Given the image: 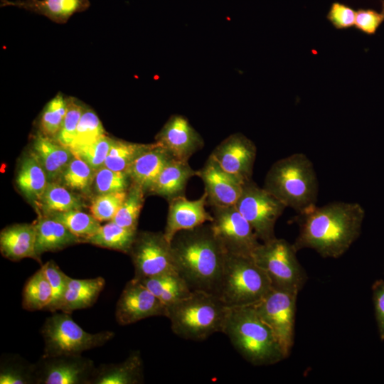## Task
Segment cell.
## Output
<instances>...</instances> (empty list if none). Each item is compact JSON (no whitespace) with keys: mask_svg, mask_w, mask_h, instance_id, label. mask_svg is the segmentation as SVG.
<instances>
[{"mask_svg":"<svg viewBox=\"0 0 384 384\" xmlns=\"http://www.w3.org/2000/svg\"><path fill=\"white\" fill-rule=\"evenodd\" d=\"M364 217L365 210L358 203L316 206L296 217L299 230L293 246L297 252L312 249L323 257L338 258L359 237Z\"/></svg>","mask_w":384,"mask_h":384,"instance_id":"obj_1","label":"cell"},{"mask_svg":"<svg viewBox=\"0 0 384 384\" xmlns=\"http://www.w3.org/2000/svg\"><path fill=\"white\" fill-rule=\"evenodd\" d=\"M179 274L191 291L217 294L226 252L215 237L210 222L180 230L171 241Z\"/></svg>","mask_w":384,"mask_h":384,"instance_id":"obj_2","label":"cell"},{"mask_svg":"<svg viewBox=\"0 0 384 384\" xmlns=\"http://www.w3.org/2000/svg\"><path fill=\"white\" fill-rule=\"evenodd\" d=\"M222 333L254 366L273 365L287 358L272 330L253 305L230 308Z\"/></svg>","mask_w":384,"mask_h":384,"instance_id":"obj_3","label":"cell"},{"mask_svg":"<svg viewBox=\"0 0 384 384\" xmlns=\"http://www.w3.org/2000/svg\"><path fill=\"white\" fill-rule=\"evenodd\" d=\"M263 188L298 214L316 206V174L313 163L303 153H294L275 161L265 175Z\"/></svg>","mask_w":384,"mask_h":384,"instance_id":"obj_4","label":"cell"},{"mask_svg":"<svg viewBox=\"0 0 384 384\" xmlns=\"http://www.w3.org/2000/svg\"><path fill=\"white\" fill-rule=\"evenodd\" d=\"M229 309L216 294L191 291L167 307L166 317L174 334L186 340L201 341L223 331Z\"/></svg>","mask_w":384,"mask_h":384,"instance_id":"obj_5","label":"cell"},{"mask_svg":"<svg viewBox=\"0 0 384 384\" xmlns=\"http://www.w3.org/2000/svg\"><path fill=\"white\" fill-rule=\"evenodd\" d=\"M272 288L268 276L252 256L226 254L216 295L228 307L254 305Z\"/></svg>","mask_w":384,"mask_h":384,"instance_id":"obj_6","label":"cell"},{"mask_svg":"<svg viewBox=\"0 0 384 384\" xmlns=\"http://www.w3.org/2000/svg\"><path fill=\"white\" fill-rule=\"evenodd\" d=\"M44 341L43 356L82 354L100 347L114 336L111 331L91 334L82 329L70 314L55 311L48 317L41 328Z\"/></svg>","mask_w":384,"mask_h":384,"instance_id":"obj_7","label":"cell"},{"mask_svg":"<svg viewBox=\"0 0 384 384\" xmlns=\"http://www.w3.org/2000/svg\"><path fill=\"white\" fill-rule=\"evenodd\" d=\"M297 252L293 244L274 238L260 242L252 257L268 276L272 288L299 293L307 280V275L297 257Z\"/></svg>","mask_w":384,"mask_h":384,"instance_id":"obj_8","label":"cell"},{"mask_svg":"<svg viewBox=\"0 0 384 384\" xmlns=\"http://www.w3.org/2000/svg\"><path fill=\"white\" fill-rule=\"evenodd\" d=\"M235 206L252 227L261 242L276 238L274 226L287 207L252 180L243 185Z\"/></svg>","mask_w":384,"mask_h":384,"instance_id":"obj_9","label":"cell"},{"mask_svg":"<svg viewBox=\"0 0 384 384\" xmlns=\"http://www.w3.org/2000/svg\"><path fill=\"white\" fill-rule=\"evenodd\" d=\"M128 255L134 265V279L178 273L171 242L164 232L137 231Z\"/></svg>","mask_w":384,"mask_h":384,"instance_id":"obj_10","label":"cell"},{"mask_svg":"<svg viewBox=\"0 0 384 384\" xmlns=\"http://www.w3.org/2000/svg\"><path fill=\"white\" fill-rule=\"evenodd\" d=\"M298 292L272 289L253 305L270 327L288 357L294 344L296 304Z\"/></svg>","mask_w":384,"mask_h":384,"instance_id":"obj_11","label":"cell"},{"mask_svg":"<svg viewBox=\"0 0 384 384\" xmlns=\"http://www.w3.org/2000/svg\"><path fill=\"white\" fill-rule=\"evenodd\" d=\"M211 208V226L226 254L252 256L260 242L249 222L235 206Z\"/></svg>","mask_w":384,"mask_h":384,"instance_id":"obj_12","label":"cell"},{"mask_svg":"<svg viewBox=\"0 0 384 384\" xmlns=\"http://www.w3.org/2000/svg\"><path fill=\"white\" fill-rule=\"evenodd\" d=\"M35 364L36 384H90L96 368L82 354L42 356Z\"/></svg>","mask_w":384,"mask_h":384,"instance_id":"obj_13","label":"cell"},{"mask_svg":"<svg viewBox=\"0 0 384 384\" xmlns=\"http://www.w3.org/2000/svg\"><path fill=\"white\" fill-rule=\"evenodd\" d=\"M167 307L139 280L132 279L124 286L116 304L115 319L122 326L140 320L164 316Z\"/></svg>","mask_w":384,"mask_h":384,"instance_id":"obj_14","label":"cell"},{"mask_svg":"<svg viewBox=\"0 0 384 384\" xmlns=\"http://www.w3.org/2000/svg\"><path fill=\"white\" fill-rule=\"evenodd\" d=\"M256 156L255 143L238 132L224 139L209 156L224 171L246 183L252 180Z\"/></svg>","mask_w":384,"mask_h":384,"instance_id":"obj_15","label":"cell"},{"mask_svg":"<svg viewBox=\"0 0 384 384\" xmlns=\"http://www.w3.org/2000/svg\"><path fill=\"white\" fill-rule=\"evenodd\" d=\"M155 142L180 161L188 159L204 146L201 135L188 119L178 114H172L155 137Z\"/></svg>","mask_w":384,"mask_h":384,"instance_id":"obj_16","label":"cell"},{"mask_svg":"<svg viewBox=\"0 0 384 384\" xmlns=\"http://www.w3.org/2000/svg\"><path fill=\"white\" fill-rule=\"evenodd\" d=\"M197 176L204 184L207 203L211 207L235 206L245 183L224 171L210 156L203 166L197 170Z\"/></svg>","mask_w":384,"mask_h":384,"instance_id":"obj_17","label":"cell"},{"mask_svg":"<svg viewBox=\"0 0 384 384\" xmlns=\"http://www.w3.org/2000/svg\"><path fill=\"white\" fill-rule=\"evenodd\" d=\"M166 224L164 234L171 242L174 235L180 230L194 228L213 220V216L206 210L207 196L188 200L185 196L169 200Z\"/></svg>","mask_w":384,"mask_h":384,"instance_id":"obj_18","label":"cell"},{"mask_svg":"<svg viewBox=\"0 0 384 384\" xmlns=\"http://www.w3.org/2000/svg\"><path fill=\"white\" fill-rule=\"evenodd\" d=\"M35 223H16L4 228L0 233V252L6 259L17 262L32 258L41 264L36 252Z\"/></svg>","mask_w":384,"mask_h":384,"instance_id":"obj_19","label":"cell"},{"mask_svg":"<svg viewBox=\"0 0 384 384\" xmlns=\"http://www.w3.org/2000/svg\"><path fill=\"white\" fill-rule=\"evenodd\" d=\"M31 151L42 166L49 182H58L74 157L69 148L39 132L33 139Z\"/></svg>","mask_w":384,"mask_h":384,"instance_id":"obj_20","label":"cell"},{"mask_svg":"<svg viewBox=\"0 0 384 384\" xmlns=\"http://www.w3.org/2000/svg\"><path fill=\"white\" fill-rule=\"evenodd\" d=\"M38 213L34 223L36 229V252L38 257L44 252H56L82 243L80 238L72 233L57 220Z\"/></svg>","mask_w":384,"mask_h":384,"instance_id":"obj_21","label":"cell"},{"mask_svg":"<svg viewBox=\"0 0 384 384\" xmlns=\"http://www.w3.org/2000/svg\"><path fill=\"white\" fill-rule=\"evenodd\" d=\"M143 381L141 353L134 351L122 362L96 366L90 384H139Z\"/></svg>","mask_w":384,"mask_h":384,"instance_id":"obj_22","label":"cell"},{"mask_svg":"<svg viewBox=\"0 0 384 384\" xmlns=\"http://www.w3.org/2000/svg\"><path fill=\"white\" fill-rule=\"evenodd\" d=\"M172 159L169 152L156 142L134 161L126 173L132 183L140 186L148 193L162 169Z\"/></svg>","mask_w":384,"mask_h":384,"instance_id":"obj_23","label":"cell"},{"mask_svg":"<svg viewBox=\"0 0 384 384\" xmlns=\"http://www.w3.org/2000/svg\"><path fill=\"white\" fill-rule=\"evenodd\" d=\"M9 6L44 16L58 23H65L74 14L87 9L90 1L89 0H1V7Z\"/></svg>","mask_w":384,"mask_h":384,"instance_id":"obj_24","label":"cell"},{"mask_svg":"<svg viewBox=\"0 0 384 384\" xmlns=\"http://www.w3.org/2000/svg\"><path fill=\"white\" fill-rule=\"evenodd\" d=\"M197 176L188 161L172 159L162 169L148 193L166 198L185 196V191L190 178Z\"/></svg>","mask_w":384,"mask_h":384,"instance_id":"obj_25","label":"cell"},{"mask_svg":"<svg viewBox=\"0 0 384 384\" xmlns=\"http://www.w3.org/2000/svg\"><path fill=\"white\" fill-rule=\"evenodd\" d=\"M105 285L102 277L90 279L70 278L58 311L72 314L75 310L91 307Z\"/></svg>","mask_w":384,"mask_h":384,"instance_id":"obj_26","label":"cell"},{"mask_svg":"<svg viewBox=\"0 0 384 384\" xmlns=\"http://www.w3.org/2000/svg\"><path fill=\"white\" fill-rule=\"evenodd\" d=\"M48 183L45 171L31 151L21 161L16 178L18 188L36 207Z\"/></svg>","mask_w":384,"mask_h":384,"instance_id":"obj_27","label":"cell"},{"mask_svg":"<svg viewBox=\"0 0 384 384\" xmlns=\"http://www.w3.org/2000/svg\"><path fill=\"white\" fill-rule=\"evenodd\" d=\"M85 207L82 196L58 182H49L36 208L38 213L48 215L56 212L81 210Z\"/></svg>","mask_w":384,"mask_h":384,"instance_id":"obj_28","label":"cell"},{"mask_svg":"<svg viewBox=\"0 0 384 384\" xmlns=\"http://www.w3.org/2000/svg\"><path fill=\"white\" fill-rule=\"evenodd\" d=\"M139 281L166 307L191 292L189 286L178 273L163 274Z\"/></svg>","mask_w":384,"mask_h":384,"instance_id":"obj_29","label":"cell"},{"mask_svg":"<svg viewBox=\"0 0 384 384\" xmlns=\"http://www.w3.org/2000/svg\"><path fill=\"white\" fill-rule=\"evenodd\" d=\"M138 230L122 227L112 220L101 225L83 243L129 254Z\"/></svg>","mask_w":384,"mask_h":384,"instance_id":"obj_30","label":"cell"},{"mask_svg":"<svg viewBox=\"0 0 384 384\" xmlns=\"http://www.w3.org/2000/svg\"><path fill=\"white\" fill-rule=\"evenodd\" d=\"M52 288L42 267L25 283L22 292V307L28 311L46 310L51 302Z\"/></svg>","mask_w":384,"mask_h":384,"instance_id":"obj_31","label":"cell"},{"mask_svg":"<svg viewBox=\"0 0 384 384\" xmlns=\"http://www.w3.org/2000/svg\"><path fill=\"white\" fill-rule=\"evenodd\" d=\"M1 384H36V364L18 354L4 353L0 360Z\"/></svg>","mask_w":384,"mask_h":384,"instance_id":"obj_32","label":"cell"},{"mask_svg":"<svg viewBox=\"0 0 384 384\" xmlns=\"http://www.w3.org/2000/svg\"><path fill=\"white\" fill-rule=\"evenodd\" d=\"M155 144L156 142L141 144L114 139L104 166L114 171L127 172L139 155Z\"/></svg>","mask_w":384,"mask_h":384,"instance_id":"obj_33","label":"cell"},{"mask_svg":"<svg viewBox=\"0 0 384 384\" xmlns=\"http://www.w3.org/2000/svg\"><path fill=\"white\" fill-rule=\"evenodd\" d=\"M95 171L74 156L58 183L80 195L88 196L92 191Z\"/></svg>","mask_w":384,"mask_h":384,"instance_id":"obj_34","label":"cell"},{"mask_svg":"<svg viewBox=\"0 0 384 384\" xmlns=\"http://www.w3.org/2000/svg\"><path fill=\"white\" fill-rule=\"evenodd\" d=\"M146 194L140 186L132 183L124 201L112 220L122 227L137 230L139 217Z\"/></svg>","mask_w":384,"mask_h":384,"instance_id":"obj_35","label":"cell"},{"mask_svg":"<svg viewBox=\"0 0 384 384\" xmlns=\"http://www.w3.org/2000/svg\"><path fill=\"white\" fill-rule=\"evenodd\" d=\"M46 215L61 223L72 233L80 238L82 243L84 240L95 234L101 226L100 222L91 213L80 210L56 212Z\"/></svg>","mask_w":384,"mask_h":384,"instance_id":"obj_36","label":"cell"},{"mask_svg":"<svg viewBox=\"0 0 384 384\" xmlns=\"http://www.w3.org/2000/svg\"><path fill=\"white\" fill-rule=\"evenodd\" d=\"M68 98L57 94L45 106L39 121V133L55 139L60 132L67 112Z\"/></svg>","mask_w":384,"mask_h":384,"instance_id":"obj_37","label":"cell"},{"mask_svg":"<svg viewBox=\"0 0 384 384\" xmlns=\"http://www.w3.org/2000/svg\"><path fill=\"white\" fill-rule=\"evenodd\" d=\"M105 135V131L95 112L85 107L77 127L74 139L69 147L70 151L91 144Z\"/></svg>","mask_w":384,"mask_h":384,"instance_id":"obj_38","label":"cell"},{"mask_svg":"<svg viewBox=\"0 0 384 384\" xmlns=\"http://www.w3.org/2000/svg\"><path fill=\"white\" fill-rule=\"evenodd\" d=\"M132 182L126 172L112 170L105 166L95 171L92 190L97 195L126 191Z\"/></svg>","mask_w":384,"mask_h":384,"instance_id":"obj_39","label":"cell"},{"mask_svg":"<svg viewBox=\"0 0 384 384\" xmlns=\"http://www.w3.org/2000/svg\"><path fill=\"white\" fill-rule=\"evenodd\" d=\"M127 191L97 195L89 206L90 213L99 222L111 221L124 201Z\"/></svg>","mask_w":384,"mask_h":384,"instance_id":"obj_40","label":"cell"},{"mask_svg":"<svg viewBox=\"0 0 384 384\" xmlns=\"http://www.w3.org/2000/svg\"><path fill=\"white\" fill-rule=\"evenodd\" d=\"M85 109V107L78 100L68 97V108L63 124L54 140L68 148L70 146Z\"/></svg>","mask_w":384,"mask_h":384,"instance_id":"obj_41","label":"cell"},{"mask_svg":"<svg viewBox=\"0 0 384 384\" xmlns=\"http://www.w3.org/2000/svg\"><path fill=\"white\" fill-rule=\"evenodd\" d=\"M41 267L53 292L51 302L46 310L53 313L58 311L70 277L65 274L53 260L46 262Z\"/></svg>","mask_w":384,"mask_h":384,"instance_id":"obj_42","label":"cell"},{"mask_svg":"<svg viewBox=\"0 0 384 384\" xmlns=\"http://www.w3.org/2000/svg\"><path fill=\"white\" fill-rule=\"evenodd\" d=\"M113 140L105 134L94 143L71 151L75 156L97 171L104 166Z\"/></svg>","mask_w":384,"mask_h":384,"instance_id":"obj_43","label":"cell"},{"mask_svg":"<svg viewBox=\"0 0 384 384\" xmlns=\"http://www.w3.org/2000/svg\"><path fill=\"white\" fill-rule=\"evenodd\" d=\"M356 11L351 7L340 3H334L327 18L338 29L347 28L354 26Z\"/></svg>","mask_w":384,"mask_h":384,"instance_id":"obj_44","label":"cell"},{"mask_svg":"<svg viewBox=\"0 0 384 384\" xmlns=\"http://www.w3.org/2000/svg\"><path fill=\"white\" fill-rule=\"evenodd\" d=\"M383 21L384 16L381 13L360 9L356 13L354 26L365 33L374 34Z\"/></svg>","mask_w":384,"mask_h":384,"instance_id":"obj_45","label":"cell"},{"mask_svg":"<svg viewBox=\"0 0 384 384\" xmlns=\"http://www.w3.org/2000/svg\"><path fill=\"white\" fill-rule=\"evenodd\" d=\"M375 315L380 338L384 341V280L378 279L372 287Z\"/></svg>","mask_w":384,"mask_h":384,"instance_id":"obj_46","label":"cell"},{"mask_svg":"<svg viewBox=\"0 0 384 384\" xmlns=\"http://www.w3.org/2000/svg\"><path fill=\"white\" fill-rule=\"evenodd\" d=\"M381 14L384 16V0H383V1H382V12H381Z\"/></svg>","mask_w":384,"mask_h":384,"instance_id":"obj_47","label":"cell"}]
</instances>
